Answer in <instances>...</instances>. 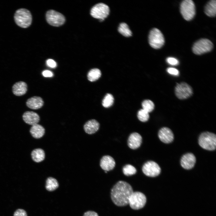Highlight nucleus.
I'll use <instances>...</instances> for the list:
<instances>
[{
	"instance_id": "nucleus-1",
	"label": "nucleus",
	"mask_w": 216,
	"mask_h": 216,
	"mask_svg": "<svg viewBox=\"0 0 216 216\" xmlns=\"http://www.w3.org/2000/svg\"><path fill=\"white\" fill-rule=\"evenodd\" d=\"M133 192L132 187L129 183L124 181H119L111 189V198L116 205L126 206L128 204L129 198Z\"/></svg>"
},
{
	"instance_id": "nucleus-2",
	"label": "nucleus",
	"mask_w": 216,
	"mask_h": 216,
	"mask_svg": "<svg viewBox=\"0 0 216 216\" xmlns=\"http://www.w3.org/2000/svg\"><path fill=\"white\" fill-rule=\"evenodd\" d=\"M16 24L22 28H27L31 25L32 20L30 11L25 8H20L16 10L14 16Z\"/></svg>"
},
{
	"instance_id": "nucleus-3",
	"label": "nucleus",
	"mask_w": 216,
	"mask_h": 216,
	"mask_svg": "<svg viewBox=\"0 0 216 216\" xmlns=\"http://www.w3.org/2000/svg\"><path fill=\"white\" fill-rule=\"evenodd\" d=\"M198 142L200 146L203 149L214 150L216 147V135L209 132L203 133L200 136Z\"/></svg>"
},
{
	"instance_id": "nucleus-4",
	"label": "nucleus",
	"mask_w": 216,
	"mask_h": 216,
	"mask_svg": "<svg viewBox=\"0 0 216 216\" xmlns=\"http://www.w3.org/2000/svg\"><path fill=\"white\" fill-rule=\"evenodd\" d=\"M164 41V36L159 30L154 28L151 30L148 36V42L152 47L159 49L163 46Z\"/></svg>"
},
{
	"instance_id": "nucleus-5",
	"label": "nucleus",
	"mask_w": 216,
	"mask_h": 216,
	"mask_svg": "<svg viewBox=\"0 0 216 216\" xmlns=\"http://www.w3.org/2000/svg\"><path fill=\"white\" fill-rule=\"evenodd\" d=\"M180 12L184 18L187 21L191 20L195 14V8L191 0H184L180 5Z\"/></svg>"
},
{
	"instance_id": "nucleus-6",
	"label": "nucleus",
	"mask_w": 216,
	"mask_h": 216,
	"mask_svg": "<svg viewBox=\"0 0 216 216\" xmlns=\"http://www.w3.org/2000/svg\"><path fill=\"white\" fill-rule=\"evenodd\" d=\"M146 202V197L143 193L138 191L133 192L129 198L128 204L132 209L138 210L144 207Z\"/></svg>"
},
{
	"instance_id": "nucleus-7",
	"label": "nucleus",
	"mask_w": 216,
	"mask_h": 216,
	"mask_svg": "<svg viewBox=\"0 0 216 216\" xmlns=\"http://www.w3.org/2000/svg\"><path fill=\"white\" fill-rule=\"evenodd\" d=\"M110 8L108 6L102 3L94 5L90 11L91 15L94 18L99 19L100 21L104 20L109 14Z\"/></svg>"
},
{
	"instance_id": "nucleus-8",
	"label": "nucleus",
	"mask_w": 216,
	"mask_h": 216,
	"mask_svg": "<svg viewBox=\"0 0 216 216\" xmlns=\"http://www.w3.org/2000/svg\"><path fill=\"white\" fill-rule=\"evenodd\" d=\"M213 44L209 40L202 39L196 41L192 47L193 52L196 55H201L211 51Z\"/></svg>"
},
{
	"instance_id": "nucleus-9",
	"label": "nucleus",
	"mask_w": 216,
	"mask_h": 216,
	"mask_svg": "<svg viewBox=\"0 0 216 216\" xmlns=\"http://www.w3.org/2000/svg\"><path fill=\"white\" fill-rule=\"evenodd\" d=\"M175 93L178 99L182 100L190 97L193 91L191 87L188 83L182 82L176 85L175 88Z\"/></svg>"
},
{
	"instance_id": "nucleus-10",
	"label": "nucleus",
	"mask_w": 216,
	"mask_h": 216,
	"mask_svg": "<svg viewBox=\"0 0 216 216\" xmlns=\"http://www.w3.org/2000/svg\"><path fill=\"white\" fill-rule=\"evenodd\" d=\"M46 18L49 24L55 26H61L65 21V17L62 14L53 10H50L46 12Z\"/></svg>"
},
{
	"instance_id": "nucleus-11",
	"label": "nucleus",
	"mask_w": 216,
	"mask_h": 216,
	"mask_svg": "<svg viewBox=\"0 0 216 216\" xmlns=\"http://www.w3.org/2000/svg\"><path fill=\"white\" fill-rule=\"evenodd\" d=\"M142 170L143 173L146 176L155 177L160 173L161 169L159 165L152 161H148L143 165Z\"/></svg>"
},
{
	"instance_id": "nucleus-12",
	"label": "nucleus",
	"mask_w": 216,
	"mask_h": 216,
	"mask_svg": "<svg viewBox=\"0 0 216 216\" xmlns=\"http://www.w3.org/2000/svg\"><path fill=\"white\" fill-rule=\"evenodd\" d=\"M196 161L195 156L192 153H188L184 154L182 158L181 164L184 169L189 170L194 166Z\"/></svg>"
},
{
	"instance_id": "nucleus-13",
	"label": "nucleus",
	"mask_w": 216,
	"mask_h": 216,
	"mask_svg": "<svg viewBox=\"0 0 216 216\" xmlns=\"http://www.w3.org/2000/svg\"><path fill=\"white\" fill-rule=\"evenodd\" d=\"M158 136L163 142L169 143L171 142L174 139V135L171 130L167 127H163L159 131Z\"/></svg>"
},
{
	"instance_id": "nucleus-14",
	"label": "nucleus",
	"mask_w": 216,
	"mask_h": 216,
	"mask_svg": "<svg viewBox=\"0 0 216 216\" xmlns=\"http://www.w3.org/2000/svg\"><path fill=\"white\" fill-rule=\"evenodd\" d=\"M142 140V137L140 134L136 132L130 134L128 138V146L132 149H137L140 146Z\"/></svg>"
},
{
	"instance_id": "nucleus-15",
	"label": "nucleus",
	"mask_w": 216,
	"mask_h": 216,
	"mask_svg": "<svg viewBox=\"0 0 216 216\" xmlns=\"http://www.w3.org/2000/svg\"><path fill=\"white\" fill-rule=\"evenodd\" d=\"M115 164L116 163L114 159L109 155L103 156L100 162L101 167L106 171L112 170L115 167Z\"/></svg>"
},
{
	"instance_id": "nucleus-16",
	"label": "nucleus",
	"mask_w": 216,
	"mask_h": 216,
	"mask_svg": "<svg viewBox=\"0 0 216 216\" xmlns=\"http://www.w3.org/2000/svg\"><path fill=\"white\" fill-rule=\"evenodd\" d=\"M22 117L23 121L26 123L32 125L38 124L40 119L39 115L32 111L25 112Z\"/></svg>"
},
{
	"instance_id": "nucleus-17",
	"label": "nucleus",
	"mask_w": 216,
	"mask_h": 216,
	"mask_svg": "<svg viewBox=\"0 0 216 216\" xmlns=\"http://www.w3.org/2000/svg\"><path fill=\"white\" fill-rule=\"evenodd\" d=\"M44 101L41 98L34 96L28 99L26 102V106L33 110H37L41 108L43 105Z\"/></svg>"
},
{
	"instance_id": "nucleus-18",
	"label": "nucleus",
	"mask_w": 216,
	"mask_h": 216,
	"mask_svg": "<svg viewBox=\"0 0 216 216\" xmlns=\"http://www.w3.org/2000/svg\"><path fill=\"white\" fill-rule=\"evenodd\" d=\"M27 91V84L23 81L15 83L12 86V92L15 95L21 96L25 94Z\"/></svg>"
},
{
	"instance_id": "nucleus-19",
	"label": "nucleus",
	"mask_w": 216,
	"mask_h": 216,
	"mask_svg": "<svg viewBox=\"0 0 216 216\" xmlns=\"http://www.w3.org/2000/svg\"><path fill=\"white\" fill-rule=\"evenodd\" d=\"M99 126V124L97 120L91 119L86 123L84 126V129L86 133L91 134L96 132L98 130Z\"/></svg>"
},
{
	"instance_id": "nucleus-20",
	"label": "nucleus",
	"mask_w": 216,
	"mask_h": 216,
	"mask_svg": "<svg viewBox=\"0 0 216 216\" xmlns=\"http://www.w3.org/2000/svg\"><path fill=\"white\" fill-rule=\"evenodd\" d=\"M45 132L44 128L38 124L32 125L30 130V132L32 136L36 139H39L42 137Z\"/></svg>"
},
{
	"instance_id": "nucleus-21",
	"label": "nucleus",
	"mask_w": 216,
	"mask_h": 216,
	"mask_svg": "<svg viewBox=\"0 0 216 216\" xmlns=\"http://www.w3.org/2000/svg\"><path fill=\"white\" fill-rule=\"evenodd\" d=\"M205 13L208 16L211 17H214L216 13V1L212 0L208 2L206 5Z\"/></svg>"
},
{
	"instance_id": "nucleus-22",
	"label": "nucleus",
	"mask_w": 216,
	"mask_h": 216,
	"mask_svg": "<svg viewBox=\"0 0 216 216\" xmlns=\"http://www.w3.org/2000/svg\"><path fill=\"white\" fill-rule=\"evenodd\" d=\"M32 160L35 162L38 163L43 160L45 158V153L42 149L38 148L34 149L31 152Z\"/></svg>"
},
{
	"instance_id": "nucleus-23",
	"label": "nucleus",
	"mask_w": 216,
	"mask_h": 216,
	"mask_svg": "<svg viewBox=\"0 0 216 216\" xmlns=\"http://www.w3.org/2000/svg\"><path fill=\"white\" fill-rule=\"evenodd\" d=\"M59 186L57 181L55 178L49 177L46 181L45 188L49 191H53L57 189Z\"/></svg>"
},
{
	"instance_id": "nucleus-24",
	"label": "nucleus",
	"mask_w": 216,
	"mask_h": 216,
	"mask_svg": "<svg viewBox=\"0 0 216 216\" xmlns=\"http://www.w3.org/2000/svg\"><path fill=\"white\" fill-rule=\"evenodd\" d=\"M101 75L100 70L98 68H93L87 74V78L88 80L94 82L98 79Z\"/></svg>"
},
{
	"instance_id": "nucleus-25",
	"label": "nucleus",
	"mask_w": 216,
	"mask_h": 216,
	"mask_svg": "<svg viewBox=\"0 0 216 216\" xmlns=\"http://www.w3.org/2000/svg\"><path fill=\"white\" fill-rule=\"evenodd\" d=\"M118 32L123 36L128 37L132 36V33L128 25L124 22L121 23L118 28Z\"/></svg>"
},
{
	"instance_id": "nucleus-26",
	"label": "nucleus",
	"mask_w": 216,
	"mask_h": 216,
	"mask_svg": "<svg viewBox=\"0 0 216 216\" xmlns=\"http://www.w3.org/2000/svg\"><path fill=\"white\" fill-rule=\"evenodd\" d=\"M114 100V99L113 96L111 94H107L102 100V105L106 108L109 107L112 105Z\"/></svg>"
},
{
	"instance_id": "nucleus-27",
	"label": "nucleus",
	"mask_w": 216,
	"mask_h": 216,
	"mask_svg": "<svg viewBox=\"0 0 216 216\" xmlns=\"http://www.w3.org/2000/svg\"><path fill=\"white\" fill-rule=\"evenodd\" d=\"M122 171L124 174L128 176L134 175L136 172V168L129 164L125 165L123 168Z\"/></svg>"
},
{
	"instance_id": "nucleus-28",
	"label": "nucleus",
	"mask_w": 216,
	"mask_h": 216,
	"mask_svg": "<svg viewBox=\"0 0 216 216\" xmlns=\"http://www.w3.org/2000/svg\"><path fill=\"white\" fill-rule=\"evenodd\" d=\"M142 109L149 113L154 109V105L153 102L149 100H144L142 104Z\"/></svg>"
},
{
	"instance_id": "nucleus-29",
	"label": "nucleus",
	"mask_w": 216,
	"mask_h": 216,
	"mask_svg": "<svg viewBox=\"0 0 216 216\" xmlns=\"http://www.w3.org/2000/svg\"><path fill=\"white\" fill-rule=\"evenodd\" d=\"M137 116L140 121L143 122L147 121L149 118V113L143 109L138 111Z\"/></svg>"
},
{
	"instance_id": "nucleus-30",
	"label": "nucleus",
	"mask_w": 216,
	"mask_h": 216,
	"mask_svg": "<svg viewBox=\"0 0 216 216\" xmlns=\"http://www.w3.org/2000/svg\"><path fill=\"white\" fill-rule=\"evenodd\" d=\"M167 62L172 65H176L178 64L179 61L176 58L172 57H169L166 59Z\"/></svg>"
},
{
	"instance_id": "nucleus-31",
	"label": "nucleus",
	"mask_w": 216,
	"mask_h": 216,
	"mask_svg": "<svg viewBox=\"0 0 216 216\" xmlns=\"http://www.w3.org/2000/svg\"><path fill=\"white\" fill-rule=\"evenodd\" d=\"M14 216H27V215L25 210L22 209H19L15 211Z\"/></svg>"
},
{
	"instance_id": "nucleus-32",
	"label": "nucleus",
	"mask_w": 216,
	"mask_h": 216,
	"mask_svg": "<svg viewBox=\"0 0 216 216\" xmlns=\"http://www.w3.org/2000/svg\"><path fill=\"white\" fill-rule=\"evenodd\" d=\"M167 72L169 74L174 76H178L179 71L176 69L173 68H169L166 70Z\"/></svg>"
},
{
	"instance_id": "nucleus-33",
	"label": "nucleus",
	"mask_w": 216,
	"mask_h": 216,
	"mask_svg": "<svg viewBox=\"0 0 216 216\" xmlns=\"http://www.w3.org/2000/svg\"><path fill=\"white\" fill-rule=\"evenodd\" d=\"M47 65L51 68H55L57 66L56 62L52 59H48L46 61Z\"/></svg>"
},
{
	"instance_id": "nucleus-34",
	"label": "nucleus",
	"mask_w": 216,
	"mask_h": 216,
	"mask_svg": "<svg viewBox=\"0 0 216 216\" xmlns=\"http://www.w3.org/2000/svg\"><path fill=\"white\" fill-rule=\"evenodd\" d=\"M43 75L45 77H51L53 76L52 72L49 70H45L42 72Z\"/></svg>"
},
{
	"instance_id": "nucleus-35",
	"label": "nucleus",
	"mask_w": 216,
	"mask_h": 216,
	"mask_svg": "<svg viewBox=\"0 0 216 216\" xmlns=\"http://www.w3.org/2000/svg\"><path fill=\"white\" fill-rule=\"evenodd\" d=\"M83 216H98V215L95 212L88 211L84 213Z\"/></svg>"
}]
</instances>
